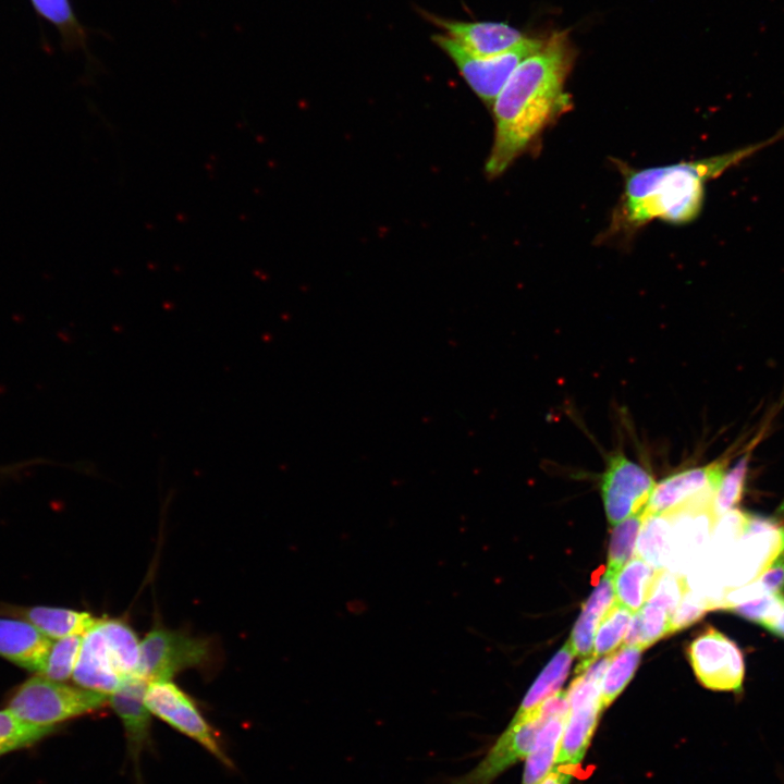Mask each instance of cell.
<instances>
[{"mask_svg":"<svg viewBox=\"0 0 784 784\" xmlns=\"http://www.w3.org/2000/svg\"><path fill=\"white\" fill-rule=\"evenodd\" d=\"M783 136L784 131L721 156L627 172L620 225L636 230L657 219L675 224L694 220L701 210L708 180Z\"/></svg>","mask_w":784,"mask_h":784,"instance_id":"2","label":"cell"},{"mask_svg":"<svg viewBox=\"0 0 784 784\" xmlns=\"http://www.w3.org/2000/svg\"><path fill=\"white\" fill-rule=\"evenodd\" d=\"M572 767L574 765L566 764L553 768L538 784H569L573 776Z\"/></svg>","mask_w":784,"mask_h":784,"instance_id":"34","label":"cell"},{"mask_svg":"<svg viewBox=\"0 0 784 784\" xmlns=\"http://www.w3.org/2000/svg\"><path fill=\"white\" fill-rule=\"evenodd\" d=\"M83 635L76 634L53 640L39 674L58 682H64L72 677Z\"/></svg>","mask_w":784,"mask_h":784,"instance_id":"29","label":"cell"},{"mask_svg":"<svg viewBox=\"0 0 784 784\" xmlns=\"http://www.w3.org/2000/svg\"><path fill=\"white\" fill-rule=\"evenodd\" d=\"M633 612L614 602L600 621L595 640L592 657H605L614 653L626 635Z\"/></svg>","mask_w":784,"mask_h":784,"instance_id":"28","label":"cell"},{"mask_svg":"<svg viewBox=\"0 0 784 784\" xmlns=\"http://www.w3.org/2000/svg\"><path fill=\"white\" fill-rule=\"evenodd\" d=\"M432 39L452 59L474 93L490 107L516 68L539 49L544 40L526 37L504 52L477 57L445 34L434 35Z\"/></svg>","mask_w":784,"mask_h":784,"instance_id":"5","label":"cell"},{"mask_svg":"<svg viewBox=\"0 0 784 784\" xmlns=\"http://www.w3.org/2000/svg\"><path fill=\"white\" fill-rule=\"evenodd\" d=\"M0 615L22 618L51 640L84 634L96 621L90 613L54 607L0 605Z\"/></svg>","mask_w":784,"mask_h":784,"instance_id":"16","label":"cell"},{"mask_svg":"<svg viewBox=\"0 0 784 784\" xmlns=\"http://www.w3.org/2000/svg\"><path fill=\"white\" fill-rule=\"evenodd\" d=\"M784 595H763L738 603L731 604L725 610L733 612L752 623L762 626L780 608Z\"/></svg>","mask_w":784,"mask_h":784,"instance_id":"33","label":"cell"},{"mask_svg":"<svg viewBox=\"0 0 784 784\" xmlns=\"http://www.w3.org/2000/svg\"><path fill=\"white\" fill-rule=\"evenodd\" d=\"M657 571V568L638 556L628 561L613 576L616 602L636 613L649 597Z\"/></svg>","mask_w":784,"mask_h":784,"instance_id":"21","label":"cell"},{"mask_svg":"<svg viewBox=\"0 0 784 784\" xmlns=\"http://www.w3.org/2000/svg\"><path fill=\"white\" fill-rule=\"evenodd\" d=\"M145 703L151 714L198 743L224 765L232 767L213 728L192 698L171 679L149 682Z\"/></svg>","mask_w":784,"mask_h":784,"instance_id":"7","label":"cell"},{"mask_svg":"<svg viewBox=\"0 0 784 784\" xmlns=\"http://www.w3.org/2000/svg\"><path fill=\"white\" fill-rule=\"evenodd\" d=\"M209 656L206 638L157 626L140 640L137 674L148 683L172 679L184 670L204 665Z\"/></svg>","mask_w":784,"mask_h":784,"instance_id":"6","label":"cell"},{"mask_svg":"<svg viewBox=\"0 0 784 784\" xmlns=\"http://www.w3.org/2000/svg\"><path fill=\"white\" fill-rule=\"evenodd\" d=\"M726 470L725 461L687 468L656 483L644 515L667 514L713 499Z\"/></svg>","mask_w":784,"mask_h":784,"instance_id":"11","label":"cell"},{"mask_svg":"<svg viewBox=\"0 0 784 784\" xmlns=\"http://www.w3.org/2000/svg\"><path fill=\"white\" fill-rule=\"evenodd\" d=\"M567 714L568 712L541 714L543 722L526 757L522 784H538L553 769L554 763H556Z\"/></svg>","mask_w":784,"mask_h":784,"instance_id":"18","label":"cell"},{"mask_svg":"<svg viewBox=\"0 0 784 784\" xmlns=\"http://www.w3.org/2000/svg\"><path fill=\"white\" fill-rule=\"evenodd\" d=\"M431 20L445 30V35L477 57H489L504 52L527 37L518 29L504 23L465 22L437 16H431Z\"/></svg>","mask_w":784,"mask_h":784,"instance_id":"14","label":"cell"},{"mask_svg":"<svg viewBox=\"0 0 784 784\" xmlns=\"http://www.w3.org/2000/svg\"><path fill=\"white\" fill-rule=\"evenodd\" d=\"M108 702L107 695L38 674L14 690L7 709L25 723L56 728V725L95 712Z\"/></svg>","mask_w":784,"mask_h":784,"instance_id":"4","label":"cell"},{"mask_svg":"<svg viewBox=\"0 0 784 784\" xmlns=\"http://www.w3.org/2000/svg\"><path fill=\"white\" fill-rule=\"evenodd\" d=\"M718 608L715 602L689 590L684 593L670 620V633H676L695 624L709 610Z\"/></svg>","mask_w":784,"mask_h":784,"instance_id":"32","label":"cell"},{"mask_svg":"<svg viewBox=\"0 0 784 784\" xmlns=\"http://www.w3.org/2000/svg\"><path fill=\"white\" fill-rule=\"evenodd\" d=\"M672 524L667 514L644 515L637 555L657 569L671 563Z\"/></svg>","mask_w":784,"mask_h":784,"instance_id":"22","label":"cell"},{"mask_svg":"<svg viewBox=\"0 0 784 784\" xmlns=\"http://www.w3.org/2000/svg\"><path fill=\"white\" fill-rule=\"evenodd\" d=\"M36 13L59 32L69 49H85L87 34L70 0H29Z\"/></svg>","mask_w":784,"mask_h":784,"instance_id":"23","label":"cell"},{"mask_svg":"<svg viewBox=\"0 0 784 784\" xmlns=\"http://www.w3.org/2000/svg\"><path fill=\"white\" fill-rule=\"evenodd\" d=\"M642 519L644 511L615 525L610 539L605 574L613 577L633 558Z\"/></svg>","mask_w":784,"mask_h":784,"instance_id":"27","label":"cell"},{"mask_svg":"<svg viewBox=\"0 0 784 784\" xmlns=\"http://www.w3.org/2000/svg\"><path fill=\"white\" fill-rule=\"evenodd\" d=\"M574 653L566 642L550 660L527 691L512 721L530 715L549 697L559 691L568 675Z\"/></svg>","mask_w":784,"mask_h":784,"instance_id":"20","label":"cell"},{"mask_svg":"<svg viewBox=\"0 0 784 784\" xmlns=\"http://www.w3.org/2000/svg\"><path fill=\"white\" fill-rule=\"evenodd\" d=\"M565 32L543 40L510 76L492 103L494 138L486 173L497 177L571 107L565 90L574 62Z\"/></svg>","mask_w":784,"mask_h":784,"instance_id":"1","label":"cell"},{"mask_svg":"<svg viewBox=\"0 0 784 784\" xmlns=\"http://www.w3.org/2000/svg\"><path fill=\"white\" fill-rule=\"evenodd\" d=\"M140 640L122 618L100 617L84 633L73 672L77 686L108 697L138 676Z\"/></svg>","mask_w":784,"mask_h":784,"instance_id":"3","label":"cell"},{"mask_svg":"<svg viewBox=\"0 0 784 784\" xmlns=\"http://www.w3.org/2000/svg\"><path fill=\"white\" fill-rule=\"evenodd\" d=\"M687 656L703 687L715 691H743V653L732 639L714 627L709 626L689 644Z\"/></svg>","mask_w":784,"mask_h":784,"instance_id":"8","label":"cell"},{"mask_svg":"<svg viewBox=\"0 0 784 784\" xmlns=\"http://www.w3.org/2000/svg\"><path fill=\"white\" fill-rule=\"evenodd\" d=\"M21 721L9 709L0 710V745L13 750L27 748L54 732Z\"/></svg>","mask_w":784,"mask_h":784,"instance_id":"30","label":"cell"},{"mask_svg":"<svg viewBox=\"0 0 784 784\" xmlns=\"http://www.w3.org/2000/svg\"><path fill=\"white\" fill-rule=\"evenodd\" d=\"M542 722L540 707L527 718L511 721L475 768L445 784H491L506 769L527 757Z\"/></svg>","mask_w":784,"mask_h":784,"instance_id":"12","label":"cell"},{"mask_svg":"<svg viewBox=\"0 0 784 784\" xmlns=\"http://www.w3.org/2000/svg\"><path fill=\"white\" fill-rule=\"evenodd\" d=\"M751 451H747L736 463L726 469L712 500V511L716 518L734 510L742 500L750 462Z\"/></svg>","mask_w":784,"mask_h":784,"instance_id":"26","label":"cell"},{"mask_svg":"<svg viewBox=\"0 0 784 784\" xmlns=\"http://www.w3.org/2000/svg\"><path fill=\"white\" fill-rule=\"evenodd\" d=\"M670 620L671 615L665 610L646 602L632 616L623 645L638 647L641 650L653 645L671 634Z\"/></svg>","mask_w":784,"mask_h":784,"instance_id":"24","label":"cell"},{"mask_svg":"<svg viewBox=\"0 0 784 784\" xmlns=\"http://www.w3.org/2000/svg\"><path fill=\"white\" fill-rule=\"evenodd\" d=\"M688 588L684 576L672 573L667 568H660L653 578L646 602L662 608L672 616Z\"/></svg>","mask_w":784,"mask_h":784,"instance_id":"31","label":"cell"},{"mask_svg":"<svg viewBox=\"0 0 784 784\" xmlns=\"http://www.w3.org/2000/svg\"><path fill=\"white\" fill-rule=\"evenodd\" d=\"M147 685L143 677L133 676L109 696V703L123 724L136 776H139L140 755L150 743L151 713L145 703Z\"/></svg>","mask_w":784,"mask_h":784,"instance_id":"13","label":"cell"},{"mask_svg":"<svg viewBox=\"0 0 784 784\" xmlns=\"http://www.w3.org/2000/svg\"><path fill=\"white\" fill-rule=\"evenodd\" d=\"M614 599L613 577L604 574L583 605V611L567 640L574 656L580 659L592 657L596 628L605 612L614 603Z\"/></svg>","mask_w":784,"mask_h":784,"instance_id":"19","label":"cell"},{"mask_svg":"<svg viewBox=\"0 0 784 784\" xmlns=\"http://www.w3.org/2000/svg\"><path fill=\"white\" fill-rule=\"evenodd\" d=\"M654 486L651 474L622 451L610 454L601 476V497L609 523L615 526L642 512Z\"/></svg>","mask_w":784,"mask_h":784,"instance_id":"9","label":"cell"},{"mask_svg":"<svg viewBox=\"0 0 784 784\" xmlns=\"http://www.w3.org/2000/svg\"><path fill=\"white\" fill-rule=\"evenodd\" d=\"M761 627L777 637L784 638V598L777 611Z\"/></svg>","mask_w":784,"mask_h":784,"instance_id":"35","label":"cell"},{"mask_svg":"<svg viewBox=\"0 0 784 784\" xmlns=\"http://www.w3.org/2000/svg\"><path fill=\"white\" fill-rule=\"evenodd\" d=\"M52 641L28 622L0 616V656L28 671L41 672Z\"/></svg>","mask_w":784,"mask_h":784,"instance_id":"15","label":"cell"},{"mask_svg":"<svg viewBox=\"0 0 784 784\" xmlns=\"http://www.w3.org/2000/svg\"><path fill=\"white\" fill-rule=\"evenodd\" d=\"M10 751H13V749H12L11 747L0 745V757H1L2 755H5V754L10 752Z\"/></svg>","mask_w":784,"mask_h":784,"instance_id":"36","label":"cell"},{"mask_svg":"<svg viewBox=\"0 0 784 784\" xmlns=\"http://www.w3.org/2000/svg\"><path fill=\"white\" fill-rule=\"evenodd\" d=\"M602 709L601 699L569 703L556 763L576 765L583 760Z\"/></svg>","mask_w":784,"mask_h":784,"instance_id":"17","label":"cell"},{"mask_svg":"<svg viewBox=\"0 0 784 784\" xmlns=\"http://www.w3.org/2000/svg\"><path fill=\"white\" fill-rule=\"evenodd\" d=\"M641 651L638 647L623 646L622 649L612 653L608 670L601 681L603 708L609 707L629 683L639 664Z\"/></svg>","mask_w":784,"mask_h":784,"instance_id":"25","label":"cell"},{"mask_svg":"<svg viewBox=\"0 0 784 784\" xmlns=\"http://www.w3.org/2000/svg\"><path fill=\"white\" fill-rule=\"evenodd\" d=\"M782 552L784 524L771 517L746 513L728 566L734 585L742 586L757 578Z\"/></svg>","mask_w":784,"mask_h":784,"instance_id":"10","label":"cell"}]
</instances>
